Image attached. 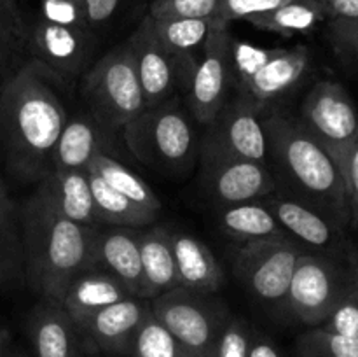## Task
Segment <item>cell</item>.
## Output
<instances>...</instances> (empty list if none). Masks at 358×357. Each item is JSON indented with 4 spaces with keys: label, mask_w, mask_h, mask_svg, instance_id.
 Returning a JSON list of instances; mask_svg holds the SVG:
<instances>
[{
    "label": "cell",
    "mask_w": 358,
    "mask_h": 357,
    "mask_svg": "<svg viewBox=\"0 0 358 357\" xmlns=\"http://www.w3.org/2000/svg\"><path fill=\"white\" fill-rule=\"evenodd\" d=\"M0 9H21L20 0H0Z\"/></svg>",
    "instance_id": "bcb514c9"
},
{
    "label": "cell",
    "mask_w": 358,
    "mask_h": 357,
    "mask_svg": "<svg viewBox=\"0 0 358 357\" xmlns=\"http://www.w3.org/2000/svg\"><path fill=\"white\" fill-rule=\"evenodd\" d=\"M131 0H84L87 20L94 34H100L107 27H110L129 6Z\"/></svg>",
    "instance_id": "ab89813d"
},
{
    "label": "cell",
    "mask_w": 358,
    "mask_h": 357,
    "mask_svg": "<svg viewBox=\"0 0 358 357\" xmlns=\"http://www.w3.org/2000/svg\"><path fill=\"white\" fill-rule=\"evenodd\" d=\"M37 184L34 195L49 209L73 223L96 226L87 170H51Z\"/></svg>",
    "instance_id": "d6986e66"
},
{
    "label": "cell",
    "mask_w": 358,
    "mask_h": 357,
    "mask_svg": "<svg viewBox=\"0 0 358 357\" xmlns=\"http://www.w3.org/2000/svg\"><path fill=\"white\" fill-rule=\"evenodd\" d=\"M203 178L212 198L224 205L262 200L278 188L268 164L203 149Z\"/></svg>",
    "instance_id": "4fadbf2b"
},
{
    "label": "cell",
    "mask_w": 358,
    "mask_h": 357,
    "mask_svg": "<svg viewBox=\"0 0 358 357\" xmlns=\"http://www.w3.org/2000/svg\"><path fill=\"white\" fill-rule=\"evenodd\" d=\"M24 276L20 206L0 178V289Z\"/></svg>",
    "instance_id": "83f0119b"
},
{
    "label": "cell",
    "mask_w": 358,
    "mask_h": 357,
    "mask_svg": "<svg viewBox=\"0 0 358 357\" xmlns=\"http://www.w3.org/2000/svg\"><path fill=\"white\" fill-rule=\"evenodd\" d=\"M87 170L94 172L101 181L107 182L112 189L124 195L131 202L138 203V205L145 206V209L152 210L156 214L161 212V206L163 205H161L156 192L147 186V182L140 175H136L126 164L115 160L110 153H101L94 156Z\"/></svg>",
    "instance_id": "f546056e"
},
{
    "label": "cell",
    "mask_w": 358,
    "mask_h": 357,
    "mask_svg": "<svg viewBox=\"0 0 358 357\" xmlns=\"http://www.w3.org/2000/svg\"><path fill=\"white\" fill-rule=\"evenodd\" d=\"M171 248L180 289L208 296L222 287V268L208 245L184 231H171Z\"/></svg>",
    "instance_id": "44dd1931"
},
{
    "label": "cell",
    "mask_w": 358,
    "mask_h": 357,
    "mask_svg": "<svg viewBox=\"0 0 358 357\" xmlns=\"http://www.w3.org/2000/svg\"><path fill=\"white\" fill-rule=\"evenodd\" d=\"M219 224L227 237L243 244L287 234L276 220L275 214L262 200L224 205L219 214Z\"/></svg>",
    "instance_id": "484cf974"
},
{
    "label": "cell",
    "mask_w": 358,
    "mask_h": 357,
    "mask_svg": "<svg viewBox=\"0 0 358 357\" xmlns=\"http://www.w3.org/2000/svg\"><path fill=\"white\" fill-rule=\"evenodd\" d=\"M320 328L336 332V335L358 338V293L355 287L352 286V289L336 304V308Z\"/></svg>",
    "instance_id": "74e56055"
},
{
    "label": "cell",
    "mask_w": 358,
    "mask_h": 357,
    "mask_svg": "<svg viewBox=\"0 0 358 357\" xmlns=\"http://www.w3.org/2000/svg\"><path fill=\"white\" fill-rule=\"evenodd\" d=\"M10 342V332L7 329L0 328V357H7V346Z\"/></svg>",
    "instance_id": "ee69618b"
},
{
    "label": "cell",
    "mask_w": 358,
    "mask_h": 357,
    "mask_svg": "<svg viewBox=\"0 0 358 357\" xmlns=\"http://www.w3.org/2000/svg\"><path fill=\"white\" fill-rule=\"evenodd\" d=\"M24 279L41 300L59 303L69 284L93 266L94 227L65 219L31 195L20 206Z\"/></svg>",
    "instance_id": "7a4b0ae2"
},
{
    "label": "cell",
    "mask_w": 358,
    "mask_h": 357,
    "mask_svg": "<svg viewBox=\"0 0 358 357\" xmlns=\"http://www.w3.org/2000/svg\"><path fill=\"white\" fill-rule=\"evenodd\" d=\"M121 133L136 160L159 170H182L196 149L194 128L175 98L147 107Z\"/></svg>",
    "instance_id": "5b68a950"
},
{
    "label": "cell",
    "mask_w": 358,
    "mask_h": 357,
    "mask_svg": "<svg viewBox=\"0 0 358 357\" xmlns=\"http://www.w3.org/2000/svg\"><path fill=\"white\" fill-rule=\"evenodd\" d=\"M152 20L154 34L177 66L178 83L187 86L189 77L198 63L203 44L217 20L210 18H163Z\"/></svg>",
    "instance_id": "603a6c76"
},
{
    "label": "cell",
    "mask_w": 358,
    "mask_h": 357,
    "mask_svg": "<svg viewBox=\"0 0 358 357\" xmlns=\"http://www.w3.org/2000/svg\"><path fill=\"white\" fill-rule=\"evenodd\" d=\"M112 133L90 112L69 118L56 144L52 170H87L94 156L110 153Z\"/></svg>",
    "instance_id": "ffe728a7"
},
{
    "label": "cell",
    "mask_w": 358,
    "mask_h": 357,
    "mask_svg": "<svg viewBox=\"0 0 358 357\" xmlns=\"http://www.w3.org/2000/svg\"><path fill=\"white\" fill-rule=\"evenodd\" d=\"M299 122L345 174L358 144V111L346 88L334 79L317 80L301 104Z\"/></svg>",
    "instance_id": "52a82bcc"
},
{
    "label": "cell",
    "mask_w": 358,
    "mask_h": 357,
    "mask_svg": "<svg viewBox=\"0 0 358 357\" xmlns=\"http://www.w3.org/2000/svg\"><path fill=\"white\" fill-rule=\"evenodd\" d=\"M327 20L358 21V0H320Z\"/></svg>",
    "instance_id": "b9f144b4"
},
{
    "label": "cell",
    "mask_w": 358,
    "mask_h": 357,
    "mask_svg": "<svg viewBox=\"0 0 358 357\" xmlns=\"http://www.w3.org/2000/svg\"><path fill=\"white\" fill-rule=\"evenodd\" d=\"M83 97L90 114L110 132H121L145 111V98L128 42L105 52L84 74Z\"/></svg>",
    "instance_id": "277c9868"
},
{
    "label": "cell",
    "mask_w": 358,
    "mask_h": 357,
    "mask_svg": "<svg viewBox=\"0 0 358 357\" xmlns=\"http://www.w3.org/2000/svg\"><path fill=\"white\" fill-rule=\"evenodd\" d=\"M149 310L150 304L145 300L129 296L90 315L77 328L105 352L126 356L131 338Z\"/></svg>",
    "instance_id": "ac0fdd59"
},
{
    "label": "cell",
    "mask_w": 358,
    "mask_h": 357,
    "mask_svg": "<svg viewBox=\"0 0 358 357\" xmlns=\"http://www.w3.org/2000/svg\"><path fill=\"white\" fill-rule=\"evenodd\" d=\"M233 41L229 24L217 20L185 86L189 108L201 125H210L229 100L234 83Z\"/></svg>",
    "instance_id": "30bf717a"
},
{
    "label": "cell",
    "mask_w": 358,
    "mask_h": 357,
    "mask_svg": "<svg viewBox=\"0 0 358 357\" xmlns=\"http://www.w3.org/2000/svg\"><path fill=\"white\" fill-rule=\"evenodd\" d=\"M96 37L87 28L66 27L41 18H27V55L28 59L42 63L59 79L72 80L91 62Z\"/></svg>",
    "instance_id": "7c38bea8"
},
{
    "label": "cell",
    "mask_w": 358,
    "mask_h": 357,
    "mask_svg": "<svg viewBox=\"0 0 358 357\" xmlns=\"http://www.w3.org/2000/svg\"><path fill=\"white\" fill-rule=\"evenodd\" d=\"M128 357H194L156 317L152 310L147 312L145 318L131 338Z\"/></svg>",
    "instance_id": "1f68e13d"
},
{
    "label": "cell",
    "mask_w": 358,
    "mask_h": 357,
    "mask_svg": "<svg viewBox=\"0 0 358 357\" xmlns=\"http://www.w3.org/2000/svg\"><path fill=\"white\" fill-rule=\"evenodd\" d=\"M27 55V16L21 9H0V90L23 65Z\"/></svg>",
    "instance_id": "4dcf8cb0"
},
{
    "label": "cell",
    "mask_w": 358,
    "mask_h": 357,
    "mask_svg": "<svg viewBox=\"0 0 358 357\" xmlns=\"http://www.w3.org/2000/svg\"><path fill=\"white\" fill-rule=\"evenodd\" d=\"M297 354L299 357H358V338L336 335L317 326L299 336Z\"/></svg>",
    "instance_id": "d6a6232c"
},
{
    "label": "cell",
    "mask_w": 358,
    "mask_h": 357,
    "mask_svg": "<svg viewBox=\"0 0 358 357\" xmlns=\"http://www.w3.org/2000/svg\"><path fill=\"white\" fill-rule=\"evenodd\" d=\"M129 296L131 294L128 293V289L114 275L105 270L90 268L80 272L69 284L59 304L72 317L76 326H79L101 308Z\"/></svg>",
    "instance_id": "cb8c5ba5"
},
{
    "label": "cell",
    "mask_w": 358,
    "mask_h": 357,
    "mask_svg": "<svg viewBox=\"0 0 358 357\" xmlns=\"http://www.w3.org/2000/svg\"><path fill=\"white\" fill-rule=\"evenodd\" d=\"M208 126L205 149L266 163L268 140L262 126V114L240 94L229 98Z\"/></svg>",
    "instance_id": "5bb4252c"
},
{
    "label": "cell",
    "mask_w": 358,
    "mask_h": 357,
    "mask_svg": "<svg viewBox=\"0 0 358 357\" xmlns=\"http://www.w3.org/2000/svg\"><path fill=\"white\" fill-rule=\"evenodd\" d=\"M343 178H345L346 200H348L350 226L358 231V144L350 156Z\"/></svg>",
    "instance_id": "60d3db41"
},
{
    "label": "cell",
    "mask_w": 358,
    "mask_h": 357,
    "mask_svg": "<svg viewBox=\"0 0 358 357\" xmlns=\"http://www.w3.org/2000/svg\"><path fill=\"white\" fill-rule=\"evenodd\" d=\"M327 35L336 55L358 72V21L329 20Z\"/></svg>",
    "instance_id": "8d00e7d4"
},
{
    "label": "cell",
    "mask_w": 358,
    "mask_h": 357,
    "mask_svg": "<svg viewBox=\"0 0 358 357\" xmlns=\"http://www.w3.org/2000/svg\"><path fill=\"white\" fill-rule=\"evenodd\" d=\"M254 331L240 317H229L217 335L210 357H247Z\"/></svg>",
    "instance_id": "836d02e7"
},
{
    "label": "cell",
    "mask_w": 358,
    "mask_h": 357,
    "mask_svg": "<svg viewBox=\"0 0 358 357\" xmlns=\"http://www.w3.org/2000/svg\"><path fill=\"white\" fill-rule=\"evenodd\" d=\"M77 332L76 322L55 301L41 300L28 315V336L35 357H83Z\"/></svg>",
    "instance_id": "7402d4cb"
},
{
    "label": "cell",
    "mask_w": 358,
    "mask_h": 357,
    "mask_svg": "<svg viewBox=\"0 0 358 357\" xmlns=\"http://www.w3.org/2000/svg\"><path fill=\"white\" fill-rule=\"evenodd\" d=\"M154 317L194 357H210L227 315L206 296L175 287L150 303Z\"/></svg>",
    "instance_id": "8fae6325"
},
{
    "label": "cell",
    "mask_w": 358,
    "mask_h": 357,
    "mask_svg": "<svg viewBox=\"0 0 358 357\" xmlns=\"http://www.w3.org/2000/svg\"><path fill=\"white\" fill-rule=\"evenodd\" d=\"M140 262L142 284L138 298L154 300L166 290L178 287L175 270L171 231L164 226H152L140 234Z\"/></svg>",
    "instance_id": "d4e9b609"
},
{
    "label": "cell",
    "mask_w": 358,
    "mask_h": 357,
    "mask_svg": "<svg viewBox=\"0 0 358 357\" xmlns=\"http://www.w3.org/2000/svg\"><path fill=\"white\" fill-rule=\"evenodd\" d=\"M220 0H152L149 16L163 18H210L219 20Z\"/></svg>",
    "instance_id": "e575fe53"
},
{
    "label": "cell",
    "mask_w": 358,
    "mask_h": 357,
    "mask_svg": "<svg viewBox=\"0 0 358 357\" xmlns=\"http://www.w3.org/2000/svg\"><path fill=\"white\" fill-rule=\"evenodd\" d=\"M350 270H352L353 287H355L358 293V258H352V261H350Z\"/></svg>",
    "instance_id": "f6af8a7d"
},
{
    "label": "cell",
    "mask_w": 358,
    "mask_h": 357,
    "mask_svg": "<svg viewBox=\"0 0 358 357\" xmlns=\"http://www.w3.org/2000/svg\"><path fill=\"white\" fill-rule=\"evenodd\" d=\"M353 286L352 270L332 255L303 252L296 262L283 312L303 324L317 328Z\"/></svg>",
    "instance_id": "ba28073f"
},
{
    "label": "cell",
    "mask_w": 358,
    "mask_h": 357,
    "mask_svg": "<svg viewBox=\"0 0 358 357\" xmlns=\"http://www.w3.org/2000/svg\"><path fill=\"white\" fill-rule=\"evenodd\" d=\"M290 0H220L219 20L231 24L233 21L248 20L255 14L266 13Z\"/></svg>",
    "instance_id": "f35d334b"
},
{
    "label": "cell",
    "mask_w": 358,
    "mask_h": 357,
    "mask_svg": "<svg viewBox=\"0 0 358 357\" xmlns=\"http://www.w3.org/2000/svg\"><path fill=\"white\" fill-rule=\"evenodd\" d=\"M35 16L51 23L93 30L87 20L84 0H38Z\"/></svg>",
    "instance_id": "d590c367"
},
{
    "label": "cell",
    "mask_w": 358,
    "mask_h": 357,
    "mask_svg": "<svg viewBox=\"0 0 358 357\" xmlns=\"http://www.w3.org/2000/svg\"><path fill=\"white\" fill-rule=\"evenodd\" d=\"M247 357H283L280 352L278 346L268 338V336H262L254 332V338H252L250 349H248Z\"/></svg>",
    "instance_id": "7bdbcfd3"
},
{
    "label": "cell",
    "mask_w": 358,
    "mask_h": 357,
    "mask_svg": "<svg viewBox=\"0 0 358 357\" xmlns=\"http://www.w3.org/2000/svg\"><path fill=\"white\" fill-rule=\"evenodd\" d=\"M233 59L238 94L261 114L264 107L292 91L311 66L310 49L303 44L264 49L234 38Z\"/></svg>",
    "instance_id": "8992f818"
},
{
    "label": "cell",
    "mask_w": 358,
    "mask_h": 357,
    "mask_svg": "<svg viewBox=\"0 0 358 357\" xmlns=\"http://www.w3.org/2000/svg\"><path fill=\"white\" fill-rule=\"evenodd\" d=\"M301 254L287 234L245 241L234 258V275L261 303L283 308Z\"/></svg>",
    "instance_id": "9c48e42d"
},
{
    "label": "cell",
    "mask_w": 358,
    "mask_h": 357,
    "mask_svg": "<svg viewBox=\"0 0 358 357\" xmlns=\"http://www.w3.org/2000/svg\"><path fill=\"white\" fill-rule=\"evenodd\" d=\"M264 202L275 214L282 230L303 244L320 251H331V248L336 251L341 245V227L336 226L317 209L297 200L296 196L276 188L266 196Z\"/></svg>",
    "instance_id": "2e32d148"
},
{
    "label": "cell",
    "mask_w": 358,
    "mask_h": 357,
    "mask_svg": "<svg viewBox=\"0 0 358 357\" xmlns=\"http://www.w3.org/2000/svg\"><path fill=\"white\" fill-rule=\"evenodd\" d=\"M65 80L35 59H27L0 90V150L21 182H41L69 119L62 98Z\"/></svg>",
    "instance_id": "6da1fadb"
},
{
    "label": "cell",
    "mask_w": 358,
    "mask_h": 357,
    "mask_svg": "<svg viewBox=\"0 0 358 357\" xmlns=\"http://www.w3.org/2000/svg\"><path fill=\"white\" fill-rule=\"evenodd\" d=\"M324 20L325 14L320 0H290L275 9L250 16L245 21L259 30L278 34L282 37H294L308 34Z\"/></svg>",
    "instance_id": "f1b7e54d"
},
{
    "label": "cell",
    "mask_w": 358,
    "mask_h": 357,
    "mask_svg": "<svg viewBox=\"0 0 358 357\" xmlns=\"http://www.w3.org/2000/svg\"><path fill=\"white\" fill-rule=\"evenodd\" d=\"M140 234L136 227H94L93 266L114 275L131 296L138 298L142 284Z\"/></svg>",
    "instance_id": "e0dca14e"
},
{
    "label": "cell",
    "mask_w": 358,
    "mask_h": 357,
    "mask_svg": "<svg viewBox=\"0 0 358 357\" xmlns=\"http://www.w3.org/2000/svg\"><path fill=\"white\" fill-rule=\"evenodd\" d=\"M268 156L282 178V191L324 214L336 226H350L345 178L331 154L306 132L299 119L282 114L262 118Z\"/></svg>",
    "instance_id": "3957f363"
},
{
    "label": "cell",
    "mask_w": 358,
    "mask_h": 357,
    "mask_svg": "<svg viewBox=\"0 0 358 357\" xmlns=\"http://www.w3.org/2000/svg\"><path fill=\"white\" fill-rule=\"evenodd\" d=\"M126 42L135 59L147 107L173 98L171 94L178 83L177 66L166 49L157 41L149 14L140 21Z\"/></svg>",
    "instance_id": "9a60e30c"
},
{
    "label": "cell",
    "mask_w": 358,
    "mask_h": 357,
    "mask_svg": "<svg viewBox=\"0 0 358 357\" xmlns=\"http://www.w3.org/2000/svg\"><path fill=\"white\" fill-rule=\"evenodd\" d=\"M7 357H24V356H7Z\"/></svg>",
    "instance_id": "7dc6e473"
},
{
    "label": "cell",
    "mask_w": 358,
    "mask_h": 357,
    "mask_svg": "<svg viewBox=\"0 0 358 357\" xmlns=\"http://www.w3.org/2000/svg\"><path fill=\"white\" fill-rule=\"evenodd\" d=\"M90 175L91 195L94 202V216L96 224L105 226H122V227H145L156 220L159 214L138 205L126 198L124 195L112 189L107 182L101 181L94 172L87 170Z\"/></svg>",
    "instance_id": "4316f807"
}]
</instances>
